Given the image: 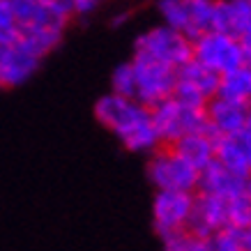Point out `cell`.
I'll list each match as a JSON object with an SVG mask.
<instances>
[{
  "mask_svg": "<svg viewBox=\"0 0 251 251\" xmlns=\"http://www.w3.org/2000/svg\"><path fill=\"white\" fill-rule=\"evenodd\" d=\"M19 25V46L35 58H44L60 46L74 19L69 0H7Z\"/></svg>",
  "mask_w": 251,
  "mask_h": 251,
  "instance_id": "cell-1",
  "label": "cell"
},
{
  "mask_svg": "<svg viewBox=\"0 0 251 251\" xmlns=\"http://www.w3.org/2000/svg\"><path fill=\"white\" fill-rule=\"evenodd\" d=\"M95 118L129 152L152 154L161 148L159 134L152 125V111L136 99L106 92L95 101Z\"/></svg>",
  "mask_w": 251,
  "mask_h": 251,
  "instance_id": "cell-2",
  "label": "cell"
},
{
  "mask_svg": "<svg viewBox=\"0 0 251 251\" xmlns=\"http://www.w3.org/2000/svg\"><path fill=\"white\" fill-rule=\"evenodd\" d=\"M150 111H152V125L157 134H159L161 145H168V148L175 145L180 138L189 136V134L210 131L205 108L182 104L175 97L161 101Z\"/></svg>",
  "mask_w": 251,
  "mask_h": 251,
  "instance_id": "cell-3",
  "label": "cell"
},
{
  "mask_svg": "<svg viewBox=\"0 0 251 251\" xmlns=\"http://www.w3.org/2000/svg\"><path fill=\"white\" fill-rule=\"evenodd\" d=\"M134 55H145L168 67L180 69L194 58V42L164 23L141 32L134 42Z\"/></svg>",
  "mask_w": 251,
  "mask_h": 251,
  "instance_id": "cell-4",
  "label": "cell"
},
{
  "mask_svg": "<svg viewBox=\"0 0 251 251\" xmlns=\"http://www.w3.org/2000/svg\"><path fill=\"white\" fill-rule=\"evenodd\" d=\"M145 173L157 191H187V194L198 191L201 171L187 164L168 145H161L159 150H154L150 154Z\"/></svg>",
  "mask_w": 251,
  "mask_h": 251,
  "instance_id": "cell-5",
  "label": "cell"
},
{
  "mask_svg": "<svg viewBox=\"0 0 251 251\" xmlns=\"http://www.w3.org/2000/svg\"><path fill=\"white\" fill-rule=\"evenodd\" d=\"M217 0H157L161 23L182 32L187 39H198L212 30Z\"/></svg>",
  "mask_w": 251,
  "mask_h": 251,
  "instance_id": "cell-6",
  "label": "cell"
},
{
  "mask_svg": "<svg viewBox=\"0 0 251 251\" xmlns=\"http://www.w3.org/2000/svg\"><path fill=\"white\" fill-rule=\"evenodd\" d=\"M131 65L136 72V101H141L143 106L154 108L175 95L177 69L145 55H134Z\"/></svg>",
  "mask_w": 251,
  "mask_h": 251,
  "instance_id": "cell-7",
  "label": "cell"
},
{
  "mask_svg": "<svg viewBox=\"0 0 251 251\" xmlns=\"http://www.w3.org/2000/svg\"><path fill=\"white\" fill-rule=\"evenodd\" d=\"M194 60L214 72L217 76H224L233 69L247 65V58H244V51L237 37L217 30H210L194 39Z\"/></svg>",
  "mask_w": 251,
  "mask_h": 251,
  "instance_id": "cell-8",
  "label": "cell"
},
{
  "mask_svg": "<svg viewBox=\"0 0 251 251\" xmlns=\"http://www.w3.org/2000/svg\"><path fill=\"white\" fill-rule=\"evenodd\" d=\"M196 194L187 191H157L152 201V224L161 240L189 228Z\"/></svg>",
  "mask_w": 251,
  "mask_h": 251,
  "instance_id": "cell-9",
  "label": "cell"
},
{
  "mask_svg": "<svg viewBox=\"0 0 251 251\" xmlns=\"http://www.w3.org/2000/svg\"><path fill=\"white\" fill-rule=\"evenodd\" d=\"M217 92H219V76L194 58L177 69V85L173 97L180 99L182 104L205 108L217 97Z\"/></svg>",
  "mask_w": 251,
  "mask_h": 251,
  "instance_id": "cell-10",
  "label": "cell"
},
{
  "mask_svg": "<svg viewBox=\"0 0 251 251\" xmlns=\"http://www.w3.org/2000/svg\"><path fill=\"white\" fill-rule=\"evenodd\" d=\"M224 228H228V201L196 191L194 212H191L189 228L187 230L198 237L210 240L214 233H219Z\"/></svg>",
  "mask_w": 251,
  "mask_h": 251,
  "instance_id": "cell-11",
  "label": "cell"
},
{
  "mask_svg": "<svg viewBox=\"0 0 251 251\" xmlns=\"http://www.w3.org/2000/svg\"><path fill=\"white\" fill-rule=\"evenodd\" d=\"M39 62V58L19 44L0 46V88H19L30 81L37 74Z\"/></svg>",
  "mask_w": 251,
  "mask_h": 251,
  "instance_id": "cell-12",
  "label": "cell"
},
{
  "mask_svg": "<svg viewBox=\"0 0 251 251\" xmlns=\"http://www.w3.org/2000/svg\"><path fill=\"white\" fill-rule=\"evenodd\" d=\"M251 106H242V104H233L228 99L214 97L205 106L207 113V125H210V134L214 138L221 136H237L244 131L247 125V115H249Z\"/></svg>",
  "mask_w": 251,
  "mask_h": 251,
  "instance_id": "cell-13",
  "label": "cell"
},
{
  "mask_svg": "<svg viewBox=\"0 0 251 251\" xmlns=\"http://www.w3.org/2000/svg\"><path fill=\"white\" fill-rule=\"evenodd\" d=\"M247 187H249V180L230 173L228 168L221 166L217 159L207 168L201 171V180H198V191H201V194L219 196V198H224V201H233V198L247 196Z\"/></svg>",
  "mask_w": 251,
  "mask_h": 251,
  "instance_id": "cell-14",
  "label": "cell"
},
{
  "mask_svg": "<svg viewBox=\"0 0 251 251\" xmlns=\"http://www.w3.org/2000/svg\"><path fill=\"white\" fill-rule=\"evenodd\" d=\"M217 157L221 166H226L230 173L240 175L244 180H251V138L244 134L237 136H221L214 141Z\"/></svg>",
  "mask_w": 251,
  "mask_h": 251,
  "instance_id": "cell-15",
  "label": "cell"
},
{
  "mask_svg": "<svg viewBox=\"0 0 251 251\" xmlns=\"http://www.w3.org/2000/svg\"><path fill=\"white\" fill-rule=\"evenodd\" d=\"M212 30L233 37L251 30V0H217Z\"/></svg>",
  "mask_w": 251,
  "mask_h": 251,
  "instance_id": "cell-16",
  "label": "cell"
},
{
  "mask_svg": "<svg viewBox=\"0 0 251 251\" xmlns=\"http://www.w3.org/2000/svg\"><path fill=\"white\" fill-rule=\"evenodd\" d=\"M214 141L217 138L210 134V131H201V134H189V136L180 138L175 145H171L175 152L180 154L187 164L196 168V171H203L214 161L217 157V148H214Z\"/></svg>",
  "mask_w": 251,
  "mask_h": 251,
  "instance_id": "cell-17",
  "label": "cell"
},
{
  "mask_svg": "<svg viewBox=\"0 0 251 251\" xmlns=\"http://www.w3.org/2000/svg\"><path fill=\"white\" fill-rule=\"evenodd\" d=\"M217 97L228 99L233 104L251 106V65L249 62L228 72V74H224V76H219V92H217Z\"/></svg>",
  "mask_w": 251,
  "mask_h": 251,
  "instance_id": "cell-18",
  "label": "cell"
},
{
  "mask_svg": "<svg viewBox=\"0 0 251 251\" xmlns=\"http://www.w3.org/2000/svg\"><path fill=\"white\" fill-rule=\"evenodd\" d=\"M111 92L127 99H136V72H134L131 60L120 62L111 72Z\"/></svg>",
  "mask_w": 251,
  "mask_h": 251,
  "instance_id": "cell-19",
  "label": "cell"
},
{
  "mask_svg": "<svg viewBox=\"0 0 251 251\" xmlns=\"http://www.w3.org/2000/svg\"><path fill=\"white\" fill-rule=\"evenodd\" d=\"M161 242H164V251H212L210 240L194 235L189 230L175 233V235L166 237V240H161Z\"/></svg>",
  "mask_w": 251,
  "mask_h": 251,
  "instance_id": "cell-20",
  "label": "cell"
},
{
  "mask_svg": "<svg viewBox=\"0 0 251 251\" xmlns=\"http://www.w3.org/2000/svg\"><path fill=\"white\" fill-rule=\"evenodd\" d=\"M19 44V25L7 0H0V46Z\"/></svg>",
  "mask_w": 251,
  "mask_h": 251,
  "instance_id": "cell-21",
  "label": "cell"
},
{
  "mask_svg": "<svg viewBox=\"0 0 251 251\" xmlns=\"http://www.w3.org/2000/svg\"><path fill=\"white\" fill-rule=\"evenodd\" d=\"M228 226L235 230H244L251 226V203L247 196L228 201Z\"/></svg>",
  "mask_w": 251,
  "mask_h": 251,
  "instance_id": "cell-22",
  "label": "cell"
},
{
  "mask_svg": "<svg viewBox=\"0 0 251 251\" xmlns=\"http://www.w3.org/2000/svg\"><path fill=\"white\" fill-rule=\"evenodd\" d=\"M210 247L212 251H244L242 247V233L235 228H224L210 237Z\"/></svg>",
  "mask_w": 251,
  "mask_h": 251,
  "instance_id": "cell-23",
  "label": "cell"
},
{
  "mask_svg": "<svg viewBox=\"0 0 251 251\" xmlns=\"http://www.w3.org/2000/svg\"><path fill=\"white\" fill-rule=\"evenodd\" d=\"M104 0H69V5H72V12L74 16H88L92 12H97L99 5H101Z\"/></svg>",
  "mask_w": 251,
  "mask_h": 251,
  "instance_id": "cell-24",
  "label": "cell"
},
{
  "mask_svg": "<svg viewBox=\"0 0 251 251\" xmlns=\"http://www.w3.org/2000/svg\"><path fill=\"white\" fill-rule=\"evenodd\" d=\"M237 42H240V46H242V51H244V58H247V62L251 65V30L242 32V35L237 37Z\"/></svg>",
  "mask_w": 251,
  "mask_h": 251,
  "instance_id": "cell-25",
  "label": "cell"
},
{
  "mask_svg": "<svg viewBox=\"0 0 251 251\" xmlns=\"http://www.w3.org/2000/svg\"><path fill=\"white\" fill-rule=\"evenodd\" d=\"M127 21H129V12H120L118 16L111 19V28H120V25H125Z\"/></svg>",
  "mask_w": 251,
  "mask_h": 251,
  "instance_id": "cell-26",
  "label": "cell"
},
{
  "mask_svg": "<svg viewBox=\"0 0 251 251\" xmlns=\"http://www.w3.org/2000/svg\"><path fill=\"white\" fill-rule=\"evenodd\" d=\"M242 233V247L244 251H251V226H247L244 230H240Z\"/></svg>",
  "mask_w": 251,
  "mask_h": 251,
  "instance_id": "cell-27",
  "label": "cell"
},
{
  "mask_svg": "<svg viewBox=\"0 0 251 251\" xmlns=\"http://www.w3.org/2000/svg\"><path fill=\"white\" fill-rule=\"evenodd\" d=\"M247 138H251V108H249V115H247V125H244V131H242Z\"/></svg>",
  "mask_w": 251,
  "mask_h": 251,
  "instance_id": "cell-28",
  "label": "cell"
},
{
  "mask_svg": "<svg viewBox=\"0 0 251 251\" xmlns=\"http://www.w3.org/2000/svg\"><path fill=\"white\" fill-rule=\"evenodd\" d=\"M247 198H249V203H251V180H249V187H247Z\"/></svg>",
  "mask_w": 251,
  "mask_h": 251,
  "instance_id": "cell-29",
  "label": "cell"
}]
</instances>
